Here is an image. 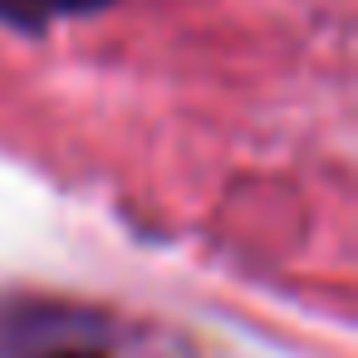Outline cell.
<instances>
[{"label": "cell", "instance_id": "obj_2", "mask_svg": "<svg viewBox=\"0 0 358 358\" xmlns=\"http://www.w3.org/2000/svg\"><path fill=\"white\" fill-rule=\"evenodd\" d=\"M50 358H99V353H84V348H64V353H50Z\"/></svg>", "mask_w": 358, "mask_h": 358}, {"label": "cell", "instance_id": "obj_1", "mask_svg": "<svg viewBox=\"0 0 358 358\" xmlns=\"http://www.w3.org/2000/svg\"><path fill=\"white\" fill-rule=\"evenodd\" d=\"M108 6H118V0H0V25H15V30L40 35L50 20L94 15V10H108Z\"/></svg>", "mask_w": 358, "mask_h": 358}]
</instances>
